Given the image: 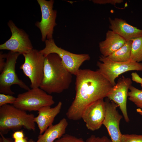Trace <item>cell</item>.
Segmentation results:
<instances>
[{"label": "cell", "instance_id": "obj_1", "mask_svg": "<svg viewBox=\"0 0 142 142\" xmlns=\"http://www.w3.org/2000/svg\"><path fill=\"white\" fill-rule=\"evenodd\" d=\"M76 76L75 97L66 113L67 118L73 120L81 119L85 108L106 97L113 87L98 70L80 69Z\"/></svg>", "mask_w": 142, "mask_h": 142}, {"label": "cell", "instance_id": "obj_2", "mask_svg": "<svg viewBox=\"0 0 142 142\" xmlns=\"http://www.w3.org/2000/svg\"><path fill=\"white\" fill-rule=\"evenodd\" d=\"M43 71L39 88L48 94L60 93L69 88L72 74L65 67L57 54L51 53L45 57Z\"/></svg>", "mask_w": 142, "mask_h": 142}, {"label": "cell", "instance_id": "obj_3", "mask_svg": "<svg viewBox=\"0 0 142 142\" xmlns=\"http://www.w3.org/2000/svg\"><path fill=\"white\" fill-rule=\"evenodd\" d=\"M34 115L18 109L13 105L0 106V133L6 134L10 130H17L22 127L29 130L36 129Z\"/></svg>", "mask_w": 142, "mask_h": 142}, {"label": "cell", "instance_id": "obj_4", "mask_svg": "<svg viewBox=\"0 0 142 142\" xmlns=\"http://www.w3.org/2000/svg\"><path fill=\"white\" fill-rule=\"evenodd\" d=\"M54 103L52 96L39 87L19 94L13 105L21 110L30 111H38L44 106H50Z\"/></svg>", "mask_w": 142, "mask_h": 142}, {"label": "cell", "instance_id": "obj_5", "mask_svg": "<svg viewBox=\"0 0 142 142\" xmlns=\"http://www.w3.org/2000/svg\"><path fill=\"white\" fill-rule=\"evenodd\" d=\"M45 42V48L39 50L40 52L45 57L51 53L57 54L61 59L65 67L72 74L76 75L83 63L90 59L88 54L73 53L59 47L53 38L46 39Z\"/></svg>", "mask_w": 142, "mask_h": 142}, {"label": "cell", "instance_id": "obj_6", "mask_svg": "<svg viewBox=\"0 0 142 142\" xmlns=\"http://www.w3.org/2000/svg\"><path fill=\"white\" fill-rule=\"evenodd\" d=\"M23 55L24 61L20 68L29 79L32 88L40 87L43 77L45 57L39 51L34 49Z\"/></svg>", "mask_w": 142, "mask_h": 142}, {"label": "cell", "instance_id": "obj_7", "mask_svg": "<svg viewBox=\"0 0 142 142\" xmlns=\"http://www.w3.org/2000/svg\"><path fill=\"white\" fill-rule=\"evenodd\" d=\"M20 54L12 51L7 54L6 61L4 67L0 75V93L12 95L14 93L11 87L17 84L21 88L27 90L29 88L18 78L15 71L17 60Z\"/></svg>", "mask_w": 142, "mask_h": 142}, {"label": "cell", "instance_id": "obj_8", "mask_svg": "<svg viewBox=\"0 0 142 142\" xmlns=\"http://www.w3.org/2000/svg\"><path fill=\"white\" fill-rule=\"evenodd\" d=\"M98 62V70L110 82L113 86L116 84L115 80L119 75L126 72L142 71V63L129 61L120 62L112 61L102 55Z\"/></svg>", "mask_w": 142, "mask_h": 142}, {"label": "cell", "instance_id": "obj_9", "mask_svg": "<svg viewBox=\"0 0 142 142\" xmlns=\"http://www.w3.org/2000/svg\"><path fill=\"white\" fill-rule=\"evenodd\" d=\"M7 24L12 35L8 40L0 45V49L9 50L22 55L30 52L33 49L28 35L18 28L12 21L9 20Z\"/></svg>", "mask_w": 142, "mask_h": 142}, {"label": "cell", "instance_id": "obj_10", "mask_svg": "<svg viewBox=\"0 0 142 142\" xmlns=\"http://www.w3.org/2000/svg\"><path fill=\"white\" fill-rule=\"evenodd\" d=\"M41 12L42 17L40 22H37L35 26L38 28L41 34V40L45 42L46 38L49 40L53 38L56 23L57 11L53 9L54 1L53 0H37Z\"/></svg>", "mask_w": 142, "mask_h": 142}, {"label": "cell", "instance_id": "obj_11", "mask_svg": "<svg viewBox=\"0 0 142 142\" xmlns=\"http://www.w3.org/2000/svg\"><path fill=\"white\" fill-rule=\"evenodd\" d=\"M105 104V115L103 125L107 129L112 142H120L122 134L119 125L123 116L117 110L118 106L108 98Z\"/></svg>", "mask_w": 142, "mask_h": 142}, {"label": "cell", "instance_id": "obj_12", "mask_svg": "<svg viewBox=\"0 0 142 142\" xmlns=\"http://www.w3.org/2000/svg\"><path fill=\"white\" fill-rule=\"evenodd\" d=\"M132 84L130 78L123 76L112 87L106 97L118 105L127 123L129 121L130 119L127 112V100L128 91Z\"/></svg>", "mask_w": 142, "mask_h": 142}, {"label": "cell", "instance_id": "obj_13", "mask_svg": "<svg viewBox=\"0 0 142 142\" xmlns=\"http://www.w3.org/2000/svg\"><path fill=\"white\" fill-rule=\"evenodd\" d=\"M105 101L103 99L98 100L88 105L82 116L87 128L94 131L101 126L105 115Z\"/></svg>", "mask_w": 142, "mask_h": 142}, {"label": "cell", "instance_id": "obj_14", "mask_svg": "<svg viewBox=\"0 0 142 142\" xmlns=\"http://www.w3.org/2000/svg\"><path fill=\"white\" fill-rule=\"evenodd\" d=\"M108 19L109 29L126 41L142 36V30L130 24L125 20L118 18Z\"/></svg>", "mask_w": 142, "mask_h": 142}, {"label": "cell", "instance_id": "obj_15", "mask_svg": "<svg viewBox=\"0 0 142 142\" xmlns=\"http://www.w3.org/2000/svg\"><path fill=\"white\" fill-rule=\"evenodd\" d=\"M62 103L59 101L53 108L43 107L38 111V115L34 118L39 130V135L42 134L52 123L55 118L60 112Z\"/></svg>", "mask_w": 142, "mask_h": 142}, {"label": "cell", "instance_id": "obj_16", "mask_svg": "<svg viewBox=\"0 0 142 142\" xmlns=\"http://www.w3.org/2000/svg\"><path fill=\"white\" fill-rule=\"evenodd\" d=\"M126 42L118 34L108 30L106 33L105 39L99 44L100 51L102 55L107 57L120 48Z\"/></svg>", "mask_w": 142, "mask_h": 142}, {"label": "cell", "instance_id": "obj_17", "mask_svg": "<svg viewBox=\"0 0 142 142\" xmlns=\"http://www.w3.org/2000/svg\"><path fill=\"white\" fill-rule=\"evenodd\" d=\"M68 124L67 119L63 118L58 123L51 125L42 134L39 135L36 142H54L64 135Z\"/></svg>", "mask_w": 142, "mask_h": 142}, {"label": "cell", "instance_id": "obj_18", "mask_svg": "<svg viewBox=\"0 0 142 142\" xmlns=\"http://www.w3.org/2000/svg\"><path fill=\"white\" fill-rule=\"evenodd\" d=\"M132 42L131 40L127 41L120 48L106 57L115 62H125L130 61Z\"/></svg>", "mask_w": 142, "mask_h": 142}, {"label": "cell", "instance_id": "obj_19", "mask_svg": "<svg viewBox=\"0 0 142 142\" xmlns=\"http://www.w3.org/2000/svg\"><path fill=\"white\" fill-rule=\"evenodd\" d=\"M131 40L132 42L130 61L139 63L142 61V36Z\"/></svg>", "mask_w": 142, "mask_h": 142}, {"label": "cell", "instance_id": "obj_20", "mask_svg": "<svg viewBox=\"0 0 142 142\" xmlns=\"http://www.w3.org/2000/svg\"><path fill=\"white\" fill-rule=\"evenodd\" d=\"M128 93V99L139 108L142 109V89H138L131 85Z\"/></svg>", "mask_w": 142, "mask_h": 142}, {"label": "cell", "instance_id": "obj_21", "mask_svg": "<svg viewBox=\"0 0 142 142\" xmlns=\"http://www.w3.org/2000/svg\"><path fill=\"white\" fill-rule=\"evenodd\" d=\"M120 142H142V134H122Z\"/></svg>", "mask_w": 142, "mask_h": 142}, {"label": "cell", "instance_id": "obj_22", "mask_svg": "<svg viewBox=\"0 0 142 142\" xmlns=\"http://www.w3.org/2000/svg\"><path fill=\"white\" fill-rule=\"evenodd\" d=\"M53 142H85V141L82 138L65 134Z\"/></svg>", "mask_w": 142, "mask_h": 142}, {"label": "cell", "instance_id": "obj_23", "mask_svg": "<svg viewBox=\"0 0 142 142\" xmlns=\"http://www.w3.org/2000/svg\"><path fill=\"white\" fill-rule=\"evenodd\" d=\"M16 99V98L12 95L0 93V106L8 104H13Z\"/></svg>", "mask_w": 142, "mask_h": 142}, {"label": "cell", "instance_id": "obj_24", "mask_svg": "<svg viewBox=\"0 0 142 142\" xmlns=\"http://www.w3.org/2000/svg\"><path fill=\"white\" fill-rule=\"evenodd\" d=\"M85 142H112L111 139L106 136L101 137L91 135L85 141Z\"/></svg>", "mask_w": 142, "mask_h": 142}, {"label": "cell", "instance_id": "obj_25", "mask_svg": "<svg viewBox=\"0 0 142 142\" xmlns=\"http://www.w3.org/2000/svg\"><path fill=\"white\" fill-rule=\"evenodd\" d=\"M92 1L94 3L99 4H110L115 5L116 4H120L123 2V0H93Z\"/></svg>", "mask_w": 142, "mask_h": 142}, {"label": "cell", "instance_id": "obj_26", "mask_svg": "<svg viewBox=\"0 0 142 142\" xmlns=\"http://www.w3.org/2000/svg\"><path fill=\"white\" fill-rule=\"evenodd\" d=\"M7 55L6 53H3L2 52L0 53V72L1 73L3 70L5 64L4 58H6Z\"/></svg>", "mask_w": 142, "mask_h": 142}, {"label": "cell", "instance_id": "obj_27", "mask_svg": "<svg viewBox=\"0 0 142 142\" xmlns=\"http://www.w3.org/2000/svg\"><path fill=\"white\" fill-rule=\"evenodd\" d=\"M131 80L133 81L140 84L142 83V78L136 72H132L131 74Z\"/></svg>", "mask_w": 142, "mask_h": 142}, {"label": "cell", "instance_id": "obj_28", "mask_svg": "<svg viewBox=\"0 0 142 142\" xmlns=\"http://www.w3.org/2000/svg\"><path fill=\"white\" fill-rule=\"evenodd\" d=\"M24 134L22 130L17 131L12 135V137L14 140L18 139L24 138Z\"/></svg>", "mask_w": 142, "mask_h": 142}, {"label": "cell", "instance_id": "obj_29", "mask_svg": "<svg viewBox=\"0 0 142 142\" xmlns=\"http://www.w3.org/2000/svg\"><path fill=\"white\" fill-rule=\"evenodd\" d=\"M0 142H13L11 139L5 138L4 135L0 134Z\"/></svg>", "mask_w": 142, "mask_h": 142}, {"label": "cell", "instance_id": "obj_30", "mask_svg": "<svg viewBox=\"0 0 142 142\" xmlns=\"http://www.w3.org/2000/svg\"><path fill=\"white\" fill-rule=\"evenodd\" d=\"M27 139L26 138H23L14 140V142H28Z\"/></svg>", "mask_w": 142, "mask_h": 142}, {"label": "cell", "instance_id": "obj_31", "mask_svg": "<svg viewBox=\"0 0 142 142\" xmlns=\"http://www.w3.org/2000/svg\"><path fill=\"white\" fill-rule=\"evenodd\" d=\"M136 111L139 114L142 115V109L138 108L136 109Z\"/></svg>", "mask_w": 142, "mask_h": 142}, {"label": "cell", "instance_id": "obj_32", "mask_svg": "<svg viewBox=\"0 0 142 142\" xmlns=\"http://www.w3.org/2000/svg\"><path fill=\"white\" fill-rule=\"evenodd\" d=\"M28 142H34L31 139L28 141Z\"/></svg>", "mask_w": 142, "mask_h": 142}, {"label": "cell", "instance_id": "obj_33", "mask_svg": "<svg viewBox=\"0 0 142 142\" xmlns=\"http://www.w3.org/2000/svg\"><path fill=\"white\" fill-rule=\"evenodd\" d=\"M141 87L142 89V83L140 84Z\"/></svg>", "mask_w": 142, "mask_h": 142}]
</instances>
